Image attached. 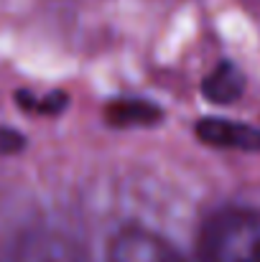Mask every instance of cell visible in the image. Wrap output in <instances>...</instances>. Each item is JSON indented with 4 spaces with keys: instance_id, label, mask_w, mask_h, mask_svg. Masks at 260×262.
<instances>
[{
    "instance_id": "6da1fadb",
    "label": "cell",
    "mask_w": 260,
    "mask_h": 262,
    "mask_svg": "<svg viewBox=\"0 0 260 262\" xmlns=\"http://www.w3.org/2000/svg\"><path fill=\"white\" fill-rule=\"evenodd\" d=\"M199 262H260V211L222 209L199 234Z\"/></svg>"
},
{
    "instance_id": "7a4b0ae2",
    "label": "cell",
    "mask_w": 260,
    "mask_h": 262,
    "mask_svg": "<svg viewBox=\"0 0 260 262\" xmlns=\"http://www.w3.org/2000/svg\"><path fill=\"white\" fill-rule=\"evenodd\" d=\"M107 262H184L171 245L143 229V227H128L123 229L107 250Z\"/></svg>"
},
{
    "instance_id": "3957f363",
    "label": "cell",
    "mask_w": 260,
    "mask_h": 262,
    "mask_svg": "<svg viewBox=\"0 0 260 262\" xmlns=\"http://www.w3.org/2000/svg\"><path fill=\"white\" fill-rule=\"evenodd\" d=\"M196 138L212 148H227V150H260V130L232 122L222 117H204L194 127Z\"/></svg>"
},
{
    "instance_id": "277c9868",
    "label": "cell",
    "mask_w": 260,
    "mask_h": 262,
    "mask_svg": "<svg viewBox=\"0 0 260 262\" xmlns=\"http://www.w3.org/2000/svg\"><path fill=\"white\" fill-rule=\"evenodd\" d=\"M10 262H85V257L69 239L38 232L18 242Z\"/></svg>"
},
{
    "instance_id": "5b68a950",
    "label": "cell",
    "mask_w": 260,
    "mask_h": 262,
    "mask_svg": "<svg viewBox=\"0 0 260 262\" xmlns=\"http://www.w3.org/2000/svg\"><path fill=\"white\" fill-rule=\"evenodd\" d=\"M164 117V110L146 99H115L105 107V120L112 127H146Z\"/></svg>"
},
{
    "instance_id": "8992f818",
    "label": "cell",
    "mask_w": 260,
    "mask_h": 262,
    "mask_svg": "<svg viewBox=\"0 0 260 262\" xmlns=\"http://www.w3.org/2000/svg\"><path fill=\"white\" fill-rule=\"evenodd\" d=\"M245 89V77L240 69H235L230 61H222L217 64V69L204 79L202 84V94L214 102V104H230L235 102Z\"/></svg>"
},
{
    "instance_id": "52a82bcc",
    "label": "cell",
    "mask_w": 260,
    "mask_h": 262,
    "mask_svg": "<svg viewBox=\"0 0 260 262\" xmlns=\"http://www.w3.org/2000/svg\"><path fill=\"white\" fill-rule=\"evenodd\" d=\"M26 145V138L15 130H8V127H0V156H8V153H18L23 150Z\"/></svg>"
}]
</instances>
